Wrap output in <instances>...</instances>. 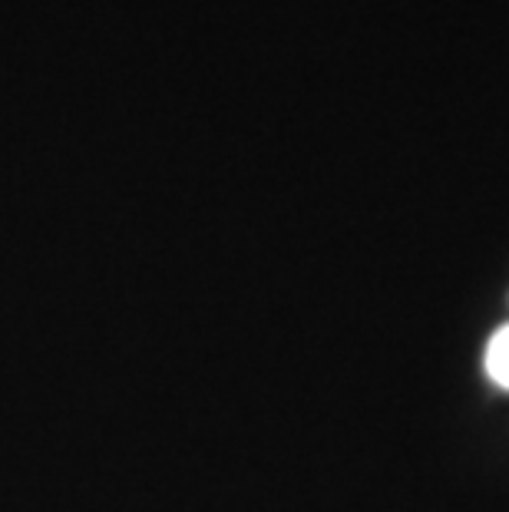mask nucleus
Wrapping results in <instances>:
<instances>
[{"mask_svg":"<svg viewBox=\"0 0 509 512\" xmlns=\"http://www.w3.org/2000/svg\"><path fill=\"white\" fill-rule=\"evenodd\" d=\"M483 367L496 387L509 390V324L496 328V334L490 337L486 354H483Z\"/></svg>","mask_w":509,"mask_h":512,"instance_id":"1","label":"nucleus"}]
</instances>
